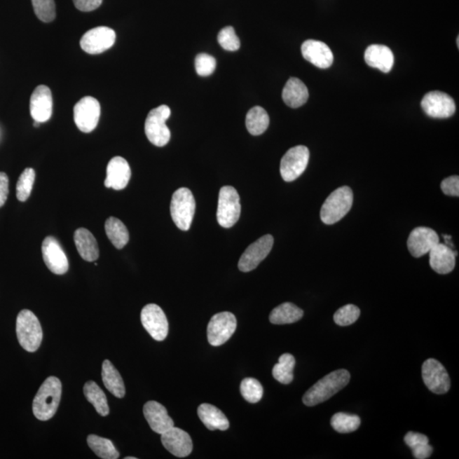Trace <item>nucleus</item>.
Masks as SVG:
<instances>
[{"instance_id": "obj_1", "label": "nucleus", "mask_w": 459, "mask_h": 459, "mask_svg": "<svg viewBox=\"0 0 459 459\" xmlns=\"http://www.w3.org/2000/svg\"><path fill=\"white\" fill-rule=\"evenodd\" d=\"M350 375L345 369L334 371L326 375L306 391L303 402L307 406H313L329 400L349 384Z\"/></svg>"}, {"instance_id": "obj_2", "label": "nucleus", "mask_w": 459, "mask_h": 459, "mask_svg": "<svg viewBox=\"0 0 459 459\" xmlns=\"http://www.w3.org/2000/svg\"><path fill=\"white\" fill-rule=\"evenodd\" d=\"M62 382L57 377L47 378L34 399L33 413L39 420L47 421L54 417L61 402Z\"/></svg>"}, {"instance_id": "obj_3", "label": "nucleus", "mask_w": 459, "mask_h": 459, "mask_svg": "<svg viewBox=\"0 0 459 459\" xmlns=\"http://www.w3.org/2000/svg\"><path fill=\"white\" fill-rule=\"evenodd\" d=\"M17 336L19 344L29 352H35L41 345L43 331L41 322L29 310L20 311L17 318Z\"/></svg>"}, {"instance_id": "obj_4", "label": "nucleus", "mask_w": 459, "mask_h": 459, "mask_svg": "<svg viewBox=\"0 0 459 459\" xmlns=\"http://www.w3.org/2000/svg\"><path fill=\"white\" fill-rule=\"evenodd\" d=\"M353 205V193L349 186L333 191L326 199L321 210V219L326 225H333L345 217Z\"/></svg>"}, {"instance_id": "obj_5", "label": "nucleus", "mask_w": 459, "mask_h": 459, "mask_svg": "<svg viewBox=\"0 0 459 459\" xmlns=\"http://www.w3.org/2000/svg\"><path fill=\"white\" fill-rule=\"evenodd\" d=\"M196 202L193 193L186 187L174 191L170 205V214L179 229L189 231L195 214Z\"/></svg>"}, {"instance_id": "obj_6", "label": "nucleus", "mask_w": 459, "mask_h": 459, "mask_svg": "<svg viewBox=\"0 0 459 459\" xmlns=\"http://www.w3.org/2000/svg\"><path fill=\"white\" fill-rule=\"evenodd\" d=\"M171 110L166 105H161L151 110L145 123V133L147 139L156 146H165L170 139V130L166 125Z\"/></svg>"}, {"instance_id": "obj_7", "label": "nucleus", "mask_w": 459, "mask_h": 459, "mask_svg": "<svg viewBox=\"0 0 459 459\" xmlns=\"http://www.w3.org/2000/svg\"><path fill=\"white\" fill-rule=\"evenodd\" d=\"M241 215L240 197L233 186H223L219 194L217 221L219 226L231 228Z\"/></svg>"}, {"instance_id": "obj_8", "label": "nucleus", "mask_w": 459, "mask_h": 459, "mask_svg": "<svg viewBox=\"0 0 459 459\" xmlns=\"http://www.w3.org/2000/svg\"><path fill=\"white\" fill-rule=\"evenodd\" d=\"M310 151L305 146L292 147L283 156L280 165V172L287 182L295 181L305 172L308 165Z\"/></svg>"}, {"instance_id": "obj_9", "label": "nucleus", "mask_w": 459, "mask_h": 459, "mask_svg": "<svg viewBox=\"0 0 459 459\" xmlns=\"http://www.w3.org/2000/svg\"><path fill=\"white\" fill-rule=\"evenodd\" d=\"M237 325V318L233 313L224 311L215 314L207 325V334L210 344L213 346L225 344L233 336Z\"/></svg>"}, {"instance_id": "obj_10", "label": "nucleus", "mask_w": 459, "mask_h": 459, "mask_svg": "<svg viewBox=\"0 0 459 459\" xmlns=\"http://www.w3.org/2000/svg\"><path fill=\"white\" fill-rule=\"evenodd\" d=\"M74 116L78 130L83 133H90L98 125L101 117V105L94 97H83L76 104Z\"/></svg>"}, {"instance_id": "obj_11", "label": "nucleus", "mask_w": 459, "mask_h": 459, "mask_svg": "<svg viewBox=\"0 0 459 459\" xmlns=\"http://www.w3.org/2000/svg\"><path fill=\"white\" fill-rule=\"evenodd\" d=\"M274 238L271 235H263L252 243L242 254L238 262V268L242 273H249L264 261L273 249Z\"/></svg>"}, {"instance_id": "obj_12", "label": "nucleus", "mask_w": 459, "mask_h": 459, "mask_svg": "<svg viewBox=\"0 0 459 459\" xmlns=\"http://www.w3.org/2000/svg\"><path fill=\"white\" fill-rule=\"evenodd\" d=\"M144 329L157 341H165L169 334V322L166 315L158 305L144 306L141 313Z\"/></svg>"}, {"instance_id": "obj_13", "label": "nucleus", "mask_w": 459, "mask_h": 459, "mask_svg": "<svg viewBox=\"0 0 459 459\" xmlns=\"http://www.w3.org/2000/svg\"><path fill=\"white\" fill-rule=\"evenodd\" d=\"M422 376L427 388L437 395L446 394L451 383L448 372L436 359H428L422 366Z\"/></svg>"}, {"instance_id": "obj_14", "label": "nucleus", "mask_w": 459, "mask_h": 459, "mask_svg": "<svg viewBox=\"0 0 459 459\" xmlns=\"http://www.w3.org/2000/svg\"><path fill=\"white\" fill-rule=\"evenodd\" d=\"M116 41L114 29L107 27H98L83 35L81 46L83 51L90 55L103 53L113 47Z\"/></svg>"}, {"instance_id": "obj_15", "label": "nucleus", "mask_w": 459, "mask_h": 459, "mask_svg": "<svg viewBox=\"0 0 459 459\" xmlns=\"http://www.w3.org/2000/svg\"><path fill=\"white\" fill-rule=\"evenodd\" d=\"M421 107L427 115L434 118L452 117L456 111L453 99L441 91L427 93L422 100Z\"/></svg>"}, {"instance_id": "obj_16", "label": "nucleus", "mask_w": 459, "mask_h": 459, "mask_svg": "<svg viewBox=\"0 0 459 459\" xmlns=\"http://www.w3.org/2000/svg\"><path fill=\"white\" fill-rule=\"evenodd\" d=\"M43 259L48 269L57 275L67 273L69 268V259L60 243L53 237H47L42 243Z\"/></svg>"}, {"instance_id": "obj_17", "label": "nucleus", "mask_w": 459, "mask_h": 459, "mask_svg": "<svg viewBox=\"0 0 459 459\" xmlns=\"http://www.w3.org/2000/svg\"><path fill=\"white\" fill-rule=\"evenodd\" d=\"M440 242L438 234L429 227H417L412 231L408 239L409 252L415 258L428 254Z\"/></svg>"}, {"instance_id": "obj_18", "label": "nucleus", "mask_w": 459, "mask_h": 459, "mask_svg": "<svg viewBox=\"0 0 459 459\" xmlns=\"http://www.w3.org/2000/svg\"><path fill=\"white\" fill-rule=\"evenodd\" d=\"M161 441L170 453L178 458L189 456L193 448L189 434L174 426L161 434Z\"/></svg>"}, {"instance_id": "obj_19", "label": "nucleus", "mask_w": 459, "mask_h": 459, "mask_svg": "<svg viewBox=\"0 0 459 459\" xmlns=\"http://www.w3.org/2000/svg\"><path fill=\"white\" fill-rule=\"evenodd\" d=\"M53 109V100L50 88L39 85L30 98V114L34 121L45 123L49 121Z\"/></svg>"}, {"instance_id": "obj_20", "label": "nucleus", "mask_w": 459, "mask_h": 459, "mask_svg": "<svg viewBox=\"0 0 459 459\" xmlns=\"http://www.w3.org/2000/svg\"><path fill=\"white\" fill-rule=\"evenodd\" d=\"M303 57L319 69H326L332 65L334 55L325 43L309 39L301 46Z\"/></svg>"}, {"instance_id": "obj_21", "label": "nucleus", "mask_w": 459, "mask_h": 459, "mask_svg": "<svg viewBox=\"0 0 459 459\" xmlns=\"http://www.w3.org/2000/svg\"><path fill=\"white\" fill-rule=\"evenodd\" d=\"M131 170L129 163L122 157L111 158L107 167L105 186L114 190L125 189L130 182Z\"/></svg>"}, {"instance_id": "obj_22", "label": "nucleus", "mask_w": 459, "mask_h": 459, "mask_svg": "<svg viewBox=\"0 0 459 459\" xmlns=\"http://www.w3.org/2000/svg\"><path fill=\"white\" fill-rule=\"evenodd\" d=\"M144 416L154 432L162 434L174 426L173 419L160 403L150 401L144 405Z\"/></svg>"}, {"instance_id": "obj_23", "label": "nucleus", "mask_w": 459, "mask_h": 459, "mask_svg": "<svg viewBox=\"0 0 459 459\" xmlns=\"http://www.w3.org/2000/svg\"><path fill=\"white\" fill-rule=\"evenodd\" d=\"M430 264L436 273L448 274L456 265V253L448 246L439 242L430 251Z\"/></svg>"}, {"instance_id": "obj_24", "label": "nucleus", "mask_w": 459, "mask_h": 459, "mask_svg": "<svg viewBox=\"0 0 459 459\" xmlns=\"http://www.w3.org/2000/svg\"><path fill=\"white\" fill-rule=\"evenodd\" d=\"M365 61L367 65L378 69L383 73H389L394 65V55L389 47L382 45H372L365 51Z\"/></svg>"}, {"instance_id": "obj_25", "label": "nucleus", "mask_w": 459, "mask_h": 459, "mask_svg": "<svg viewBox=\"0 0 459 459\" xmlns=\"http://www.w3.org/2000/svg\"><path fill=\"white\" fill-rule=\"evenodd\" d=\"M76 247L83 259L93 262L99 258V247L97 239L89 230L79 228L76 230L74 235Z\"/></svg>"}, {"instance_id": "obj_26", "label": "nucleus", "mask_w": 459, "mask_h": 459, "mask_svg": "<svg viewBox=\"0 0 459 459\" xmlns=\"http://www.w3.org/2000/svg\"><path fill=\"white\" fill-rule=\"evenodd\" d=\"M309 92L306 85L301 79L291 78L287 82L282 90L283 102L292 109H298L308 101Z\"/></svg>"}, {"instance_id": "obj_27", "label": "nucleus", "mask_w": 459, "mask_h": 459, "mask_svg": "<svg viewBox=\"0 0 459 459\" xmlns=\"http://www.w3.org/2000/svg\"><path fill=\"white\" fill-rule=\"evenodd\" d=\"M199 418L210 430H226L230 423L221 410L209 403H203L198 409Z\"/></svg>"}, {"instance_id": "obj_28", "label": "nucleus", "mask_w": 459, "mask_h": 459, "mask_svg": "<svg viewBox=\"0 0 459 459\" xmlns=\"http://www.w3.org/2000/svg\"><path fill=\"white\" fill-rule=\"evenodd\" d=\"M102 377L103 384L114 397L123 398L125 396V386L118 371L109 360L103 362Z\"/></svg>"}, {"instance_id": "obj_29", "label": "nucleus", "mask_w": 459, "mask_h": 459, "mask_svg": "<svg viewBox=\"0 0 459 459\" xmlns=\"http://www.w3.org/2000/svg\"><path fill=\"white\" fill-rule=\"evenodd\" d=\"M304 316V311L292 303H283L275 307L270 314V322L273 324H290L296 322Z\"/></svg>"}, {"instance_id": "obj_30", "label": "nucleus", "mask_w": 459, "mask_h": 459, "mask_svg": "<svg viewBox=\"0 0 459 459\" xmlns=\"http://www.w3.org/2000/svg\"><path fill=\"white\" fill-rule=\"evenodd\" d=\"M105 231L107 238L113 243L116 249H121L130 240L129 231L125 224L115 217H110L105 223Z\"/></svg>"}, {"instance_id": "obj_31", "label": "nucleus", "mask_w": 459, "mask_h": 459, "mask_svg": "<svg viewBox=\"0 0 459 459\" xmlns=\"http://www.w3.org/2000/svg\"><path fill=\"white\" fill-rule=\"evenodd\" d=\"M83 394L88 402L94 406L97 412L102 417L110 413L109 403L105 393L95 381H88L83 386Z\"/></svg>"}, {"instance_id": "obj_32", "label": "nucleus", "mask_w": 459, "mask_h": 459, "mask_svg": "<svg viewBox=\"0 0 459 459\" xmlns=\"http://www.w3.org/2000/svg\"><path fill=\"white\" fill-rule=\"evenodd\" d=\"M270 118L261 107H254L246 116V127L252 135H261L268 129Z\"/></svg>"}, {"instance_id": "obj_33", "label": "nucleus", "mask_w": 459, "mask_h": 459, "mask_svg": "<svg viewBox=\"0 0 459 459\" xmlns=\"http://www.w3.org/2000/svg\"><path fill=\"white\" fill-rule=\"evenodd\" d=\"M404 441L406 444L412 449L415 458H429L433 453V448L429 444V438L425 434L411 431L406 434Z\"/></svg>"}, {"instance_id": "obj_34", "label": "nucleus", "mask_w": 459, "mask_h": 459, "mask_svg": "<svg viewBox=\"0 0 459 459\" xmlns=\"http://www.w3.org/2000/svg\"><path fill=\"white\" fill-rule=\"evenodd\" d=\"M87 443L90 448L103 459H117L119 453L116 449L114 443L109 439L100 437L97 434H90L87 438Z\"/></svg>"}, {"instance_id": "obj_35", "label": "nucleus", "mask_w": 459, "mask_h": 459, "mask_svg": "<svg viewBox=\"0 0 459 459\" xmlns=\"http://www.w3.org/2000/svg\"><path fill=\"white\" fill-rule=\"evenodd\" d=\"M295 359L292 355L285 353L282 355L278 364L273 367V375L275 381L283 385H289L294 379V369Z\"/></svg>"}, {"instance_id": "obj_36", "label": "nucleus", "mask_w": 459, "mask_h": 459, "mask_svg": "<svg viewBox=\"0 0 459 459\" xmlns=\"http://www.w3.org/2000/svg\"><path fill=\"white\" fill-rule=\"evenodd\" d=\"M331 425L338 433H351L356 431L361 425V418L357 415L338 413H335L331 419Z\"/></svg>"}, {"instance_id": "obj_37", "label": "nucleus", "mask_w": 459, "mask_h": 459, "mask_svg": "<svg viewBox=\"0 0 459 459\" xmlns=\"http://www.w3.org/2000/svg\"><path fill=\"white\" fill-rule=\"evenodd\" d=\"M35 171L31 167H27L20 175L17 184V198L20 202H25L30 197L35 181Z\"/></svg>"}, {"instance_id": "obj_38", "label": "nucleus", "mask_w": 459, "mask_h": 459, "mask_svg": "<svg viewBox=\"0 0 459 459\" xmlns=\"http://www.w3.org/2000/svg\"><path fill=\"white\" fill-rule=\"evenodd\" d=\"M241 394L247 402L257 403L261 400L264 390L257 379L247 378L243 379L240 386Z\"/></svg>"}, {"instance_id": "obj_39", "label": "nucleus", "mask_w": 459, "mask_h": 459, "mask_svg": "<svg viewBox=\"0 0 459 459\" xmlns=\"http://www.w3.org/2000/svg\"><path fill=\"white\" fill-rule=\"evenodd\" d=\"M360 314V309L357 306L346 305L335 313L334 320L338 326H350L357 321Z\"/></svg>"}, {"instance_id": "obj_40", "label": "nucleus", "mask_w": 459, "mask_h": 459, "mask_svg": "<svg viewBox=\"0 0 459 459\" xmlns=\"http://www.w3.org/2000/svg\"><path fill=\"white\" fill-rule=\"evenodd\" d=\"M37 18L43 22H50L55 18L54 0H32Z\"/></svg>"}, {"instance_id": "obj_41", "label": "nucleus", "mask_w": 459, "mask_h": 459, "mask_svg": "<svg viewBox=\"0 0 459 459\" xmlns=\"http://www.w3.org/2000/svg\"><path fill=\"white\" fill-rule=\"evenodd\" d=\"M218 42L227 51H237L241 46L240 39L235 34L233 27H226L219 32Z\"/></svg>"}, {"instance_id": "obj_42", "label": "nucleus", "mask_w": 459, "mask_h": 459, "mask_svg": "<svg viewBox=\"0 0 459 459\" xmlns=\"http://www.w3.org/2000/svg\"><path fill=\"white\" fill-rule=\"evenodd\" d=\"M195 69L199 76L207 77L217 69V60L210 55L199 54L195 59Z\"/></svg>"}, {"instance_id": "obj_43", "label": "nucleus", "mask_w": 459, "mask_h": 459, "mask_svg": "<svg viewBox=\"0 0 459 459\" xmlns=\"http://www.w3.org/2000/svg\"><path fill=\"white\" fill-rule=\"evenodd\" d=\"M441 189L446 195L458 197L459 177L453 175V177L445 179L441 184Z\"/></svg>"}, {"instance_id": "obj_44", "label": "nucleus", "mask_w": 459, "mask_h": 459, "mask_svg": "<svg viewBox=\"0 0 459 459\" xmlns=\"http://www.w3.org/2000/svg\"><path fill=\"white\" fill-rule=\"evenodd\" d=\"M74 3L78 11L90 12L101 6L102 0H74Z\"/></svg>"}, {"instance_id": "obj_45", "label": "nucleus", "mask_w": 459, "mask_h": 459, "mask_svg": "<svg viewBox=\"0 0 459 459\" xmlns=\"http://www.w3.org/2000/svg\"><path fill=\"white\" fill-rule=\"evenodd\" d=\"M9 195V178L6 173L0 172V207L5 205Z\"/></svg>"}, {"instance_id": "obj_46", "label": "nucleus", "mask_w": 459, "mask_h": 459, "mask_svg": "<svg viewBox=\"0 0 459 459\" xmlns=\"http://www.w3.org/2000/svg\"><path fill=\"white\" fill-rule=\"evenodd\" d=\"M125 459H137V458L135 457H127Z\"/></svg>"}]
</instances>
